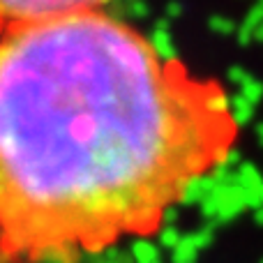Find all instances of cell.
Here are the masks:
<instances>
[{"mask_svg": "<svg viewBox=\"0 0 263 263\" xmlns=\"http://www.w3.org/2000/svg\"><path fill=\"white\" fill-rule=\"evenodd\" d=\"M229 90L95 9L0 37V263H79L150 238L227 166Z\"/></svg>", "mask_w": 263, "mask_h": 263, "instance_id": "cell-1", "label": "cell"}, {"mask_svg": "<svg viewBox=\"0 0 263 263\" xmlns=\"http://www.w3.org/2000/svg\"><path fill=\"white\" fill-rule=\"evenodd\" d=\"M109 3L111 0H0V37L35 23L95 12Z\"/></svg>", "mask_w": 263, "mask_h": 263, "instance_id": "cell-2", "label": "cell"}, {"mask_svg": "<svg viewBox=\"0 0 263 263\" xmlns=\"http://www.w3.org/2000/svg\"><path fill=\"white\" fill-rule=\"evenodd\" d=\"M242 208H247V192L245 190H233L227 194H219V213L215 217V224H224L233 219Z\"/></svg>", "mask_w": 263, "mask_h": 263, "instance_id": "cell-3", "label": "cell"}, {"mask_svg": "<svg viewBox=\"0 0 263 263\" xmlns=\"http://www.w3.org/2000/svg\"><path fill=\"white\" fill-rule=\"evenodd\" d=\"M132 259L134 263H162V250L150 238H136L132 242Z\"/></svg>", "mask_w": 263, "mask_h": 263, "instance_id": "cell-4", "label": "cell"}, {"mask_svg": "<svg viewBox=\"0 0 263 263\" xmlns=\"http://www.w3.org/2000/svg\"><path fill=\"white\" fill-rule=\"evenodd\" d=\"M196 256H199V250L187 240V236H182L180 245L171 252V263H196Z\"/></svg>", "mask_w": 263, "mask_h": 263, "instance_id": "cell-5", "label": "cell"}, {"mask_svg": "<svg viewBox=\"0 0 263 263\" xmlns=\"http://www.w3.org/2000/svg\"><path fill=\"white\" fill-rule=\"evenodd\" d=\"M180 240H182V233H180L178 227H162L159 233H157L159 250H171L173 252L178 245H180Z\"/></svg>", "mask_w": 263, "mask_h": 263, "instance_id": "cell-6", "label": "cell"}, {"mask_svg": "<svg viewBox=\"0 0 263 263\" xmlns=\"http://www.w3.org/2000/svg\"><path fill=\"white\" fill-rule=\"evenodd\" d=\"M215 231H217V224H210V227H203V229H199V231H194V233H187V240H190L192 245L201 252V250H205V247L213 245Z\"/></svg>", "mask_w": 263, "mask_h": 263, "instance_id": "cell-7", "label": "cell"}, {"mask_svg": "<svg viewBox=\"0 0 263 263\" xmlns=\"http://www.w3.org/2000/svg\"><path fill=\"white\" fill-rule=\"evenodd\" d=\"M201 213H203V217H217V213H219V192H213V194H208L203 201H201Z\"/></svg>", "mask_w": 263, "mask_h": 263, "instance_id": "cell-8", "label": "cell"}, {"mask_svg": "<svg viewBox=\"0 0 263 263\" xmlns=\"http://www.w3.org/2000/svg\"><path fill=\"white\" fill-rule=\"evenodd\" d=\"M254 222H256V224H261V227H263V208H259V210L254 213Z\"/></svg>", "mask_w": 263, "mask_h": 263, "instance_id": "cell-9", "label": "cell"}, {"mask_svg": "<svg viewBox=\"0 0 263 263\" xmlns=\"http://www.w3.org/2000/svg\"><path fill=\"white\" fill-rule=\"evenodd\" d=\"M97 263H106V261H104V259H100V261H97Z\"/></svg>", "mask_w": 263, "mask_h": 263, "instance_id": "cell-10", "label": "cell"}]
</instances>
